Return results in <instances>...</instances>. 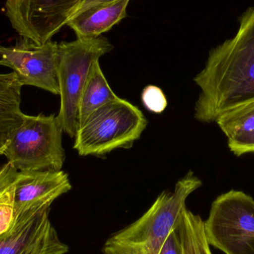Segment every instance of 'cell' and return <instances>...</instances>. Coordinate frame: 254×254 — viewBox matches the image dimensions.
<instances>
[{
	"label": "cell",
	"mask_w": 254,
	"mask_h": 254,
	"mask_svg": "<svg viewBox=\"0 0 254 254\" xmlns=\"http://www.w3.org/2000/svg\"><path fill=\"white\" fill-rule=\"evenodd\" d=\"M215 123L226 135L228 147L234 155L253 153L254 98L224 112Z\"/></svg>",
	"instance_id": "8fae6325"
},
{
	"label": "cell",
	"mask_w": 254,
	"mask_h": 254,
	"mask_svg": "<svg viewBox=\"0 0 254 254\" xmlns=\"http://www.w3.org/2000/svg\"><path fill=\"white\" fill-rule=\"evenodd\" d=\"M202 182L190 170L173 191H164L137 220L112 234L103 247L104 254H161L172 231L177 228L186 201Z\"/></svg>",
	"instance_id": "7a4b0ae2"
},
{
	"label": "cell",
	"mask_w": 254,
	"mask_h": 254,
	"mask_svg": "<svg viewBox=\"0 0 254 254\" xmlns=\"http://www.w3.org/2000/svg\"><path fill=\"white\" fill-rule=\"evenodd\" d=\"M129 1L113 0L97 4L84 11L75 13L66 25L74 31L77 38L100 37L126 17Z\"/></svg>",
	"instance_id": "7c38bea8"
},
{
	"label": "cell",
	"mask_w": 254,
	"mask_h": 254,
	"mask_svg": "<svg viewBox=\"0 0 254 254\" xmlns=\"http://www.w3.org/2000/svg\"><path fill=\"white\" fill-rule=\"evenodd\" d=\"M13 183L0 192V235L7 231L13 219Z\"/></svg>",
	"instance_id": "2e32d148"
},
{
	"label": "cell",
	"mask_w": 254,
	"mask_h": 254,
	"mask_svg": "<svg viewBox=\"0 0 254 254\" xmlns=\"http://www.w3.org/2000/svg\"><path fill=\"white\" fill-rule=\"evenodd\" d=\"M63 132L55 115H25L0 155L18 172L62 170L65 159Z\"/></svg>",
	"instance_id": "277c9868"
},
{
	"label": "cell",
	"mask_w": 254,
	"mask_h": 254,
	"mask_svg": "<svg viewBox=\"0 0 254 254\" xmlns=\"http://www.w3.org/2000/svg\"><path fill=\"white\" fill-rule=\"evenodd\" d=\"M177 230L184 254H213L204 234V220L199 215L185 209Z\"/></svg>",
	"instance_id": "9a60e30c"
},
{
	"label": "cell",
	"mask_w": 254,
	"mask_h": 254,
	"mask_svg": "<svg viewBox=\"0 0 254 254\" xmlns=\"http://www.w3.org/2000/svg\"><path fill=\"white\" fill-rule=\"evenodd\" d=\"M22 87L13 71L0 74V150L25 117L20 109Z\"/></svg>",
	"instance_id": "4fadbf2b"
},
{
	"label": "cell",
	"mask_w": 254,
	"mask_h": 254,
	"mask_svg": "<svg viewBox=\"0 0 254 254\" xmlns=\"http://www.w3.org/2000/svg\"><path fill=\"white\" fill-rule=\"evenodd\" d=\"M253 153H254V147Z\"/></svg>",
	"instance_id": "44dd1931"
},
{
	"label": "cell",
	"mask_w": 254,
	"mask_h": 254,
	"mask_svg": "<svg viewBox=\"0 0 254 254\" xmlns=\"http://www.w3.org/2000/svg\"><path fill=\"white\" fill-rule=\"evenodd\" d=\"M146 126L143 113L119 97L93 112L78 127L73 148L81 156H102L115 149H128Z\"/></svg>",
	"instance_id": "3957f363"
},
{
	"label": "cell",
	"mask_w": 254,
	"mask_h": 254,
	"mask_svg": "<svg viewBox=\"0 0 254 254\" xmlns=\"http://www.w3.org/2000/svg\"><path fill=\"white\" fill-rule=\"evenodd\" d=\"M114 49L105 37L77 38L58 44V77L61 107L57 119L64 132L74 138L82 90L95 63Z\"/></svg>",
	"instance_id": "5b68a950"
},
{
	"label": "cell",
	"mask_w": 254,
	"mask_h": 254,
	"mask_svg": "<svg viewBox=\"0 0 254 254\" xmlns=\"http://www.w3.org/2000/svg\"><path fill=\"white\" fill-rule=\"evenodd\" d=\"M50 207L13 219L10 228L0 235V254H67L49 219Z\"/></svg>",
	"instance_id": "9c48e42d"
},
{
	"label": "cell",
	"mask_w": 254,
	"mask_h": 254,
	"mask_svg": "<svg viewBox=\"0 0 254 254\" xmlns=\"http://www.w3.org/2000/svg\"><path fill=\"white\" fill-rule=\"evenodd\" d=\"M232 38L209 52L204 68L194 77L200 93L194 118L216 122L221 114L254 98V7L242 15Z\"/></svg>",
	"instance_id": "6da1fadb"
},
{
	"label": "cell",
	"mask_w": 254,
	"mask_h": 254,
	"mask_svg": "<svg viewBox=\"0 0 254 254\" xmlns=\"http://www.w3.org/2000/svg\"><path fill=\"white\" fill-rule=\"evenodd\" d=\"M13 219L50 207L71 189L68 175L59 171L17 172L13 181Z\"/></svg>",
	"instance_id": "30bf717a"
},
{
	"label": "cell",
	"mask_w": 254,
	"mask_h": 254,
	"mask_svg": "<svg viewBox=\"0 0 254 254\" xmlns=\"http://www.w3.org/2000/svg\"><path fill=\"white\" fill-rule=\"evenodd\" d=\"M141 101L148 111L155 114L163 113L167 107V100L164 92L154 85H149L143 89Z\"/></svg>",
	"instance_id": "e0dca14e"
},
{
	"label": "cell",
	"mask_w": 254,
	"mask_h": 254,
	"mask_svg": "<svg viewBox=\"0 0 254 254\" xmlns=\"http://www.w3.org/2000/svg\"><path fill=\"white\" fill-rule=\"evenodd\" d=\"M204 234L210 246L225 254H254V199L231 190L213 201Z\"/></svg>",
	"instance_id": "8992f818"
},
{
	"label": "cell",
	"mask_w": 254,
	"mask_h": 254,
	"mask_svg": "<svg viewBox=\"0 0 254 254\" xmlns=\"http://www.w3.org/2000/svg\"><path fill=\"white\" fill-rule=\"evenodd\" d=\"M83 0H7L5 15L13 29L37 45L52 40L75 14Z\"/></svg>",
	"instance_id": "52a82bcc"
},
{
	"label": "cell",
	"mask_w": 254,
	"mask_h": 254,
	"mask_svg": "<svg viewBox=\"0 0 254 254\" xmlns=\"http://www.w3.org/2000/svg\"><path fill=\"white\" fill-rule=\"evenodd\" d=\"M161 254H184L177 228L172 231L169 234L161 249Z\"/></svg>",
	"instance_id": "ac0fdd59"
},
{
	"label": "cell",
	"mask_w": 254,
	"mask_h": 254,
	"mask_svg": "<svg viewBox=\"0 0 254 254\" xmlns=\"http://www.w3.org/2000/svg\"><path fill=\"white\" fill-rule=\"evenodd\" d=\"M0 65L13 70L23 86H31L60 95L58 83V43L36 44L21 37L14 46L0 44Z\"/></svg>",
	"instance_id": "ba28073f"
},
{
	"label": "cell",
	"mask_w": 254,
	"mask_h": 254,
	"mask_svg": "<svg viewBox=\"0 0 254 254\" xmlns=\"http://www.w3.org/2000/svg\"><path fill=\"white\" fill-rule=\"evenodd\" d=\"M118 98L107 82L99 61L95 63L80 95L77 110L78 127L95 110Z\"/></svg>",
	"instance_id": "5bb4252c"
},
{
	"label": "cell",
	"mask_w": 254,
	"mask_h": 254,
	"mask_svg": "<svg viewBox=\"0 0 254 254\" xmlns=\"http://www.w3.org/2000/svg\"><path fill=\"white\" fill-rule=\"evenodd\" d=\"M17 172L8 163L0 166V192L13 183Z\"/></svg>",
	"instance_id": "d6986e66"
},
{
	"label": "cell",
	"mask_w": 254,
	"mask_h": 254,
	"mask_svg": "<svg viewBox=\"0 0 254 254\" xmlns=\"http://www.w3.org/2000/svg\"><path fill=\"white\" fill-rule=\"evenodd\" d=\"M113 1V0H83L81 4L79 6L78 9H77V12L75 13L84 11L86 9L93 7V6L97 5V4L108 2V1Z\"/></svg>",
	"instance_id": "ffe728a7"
}]
</instances>
